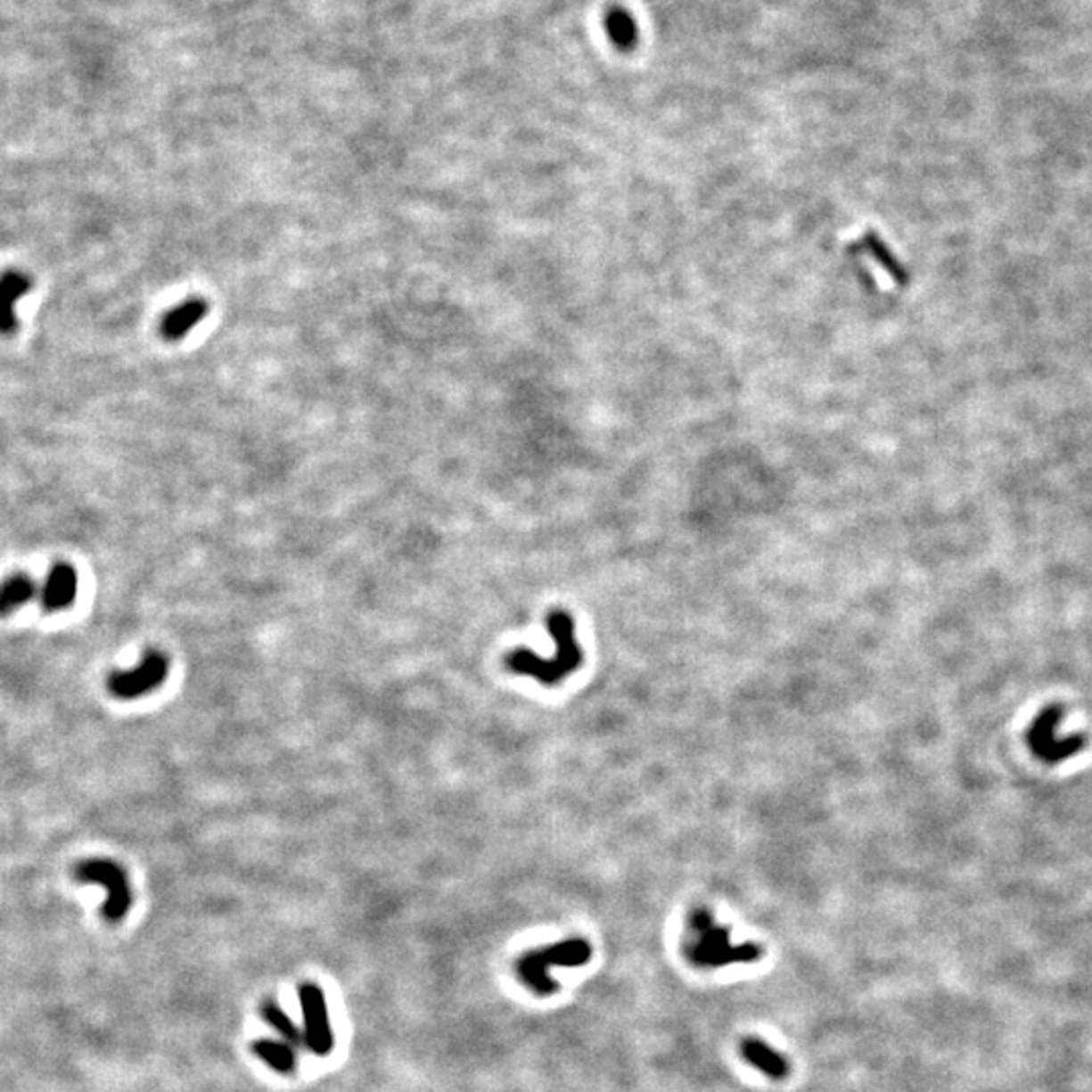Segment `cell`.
I'll list each match as a JSON object with an SVG mask.
<instances>
[{
	"mask_svg": "<svg viewBox=\"0 0 1092 1092\" xmlns=\"http://www.w3.org/2000/svg\"><path fill=\"white\" fill-rule=\"evenodd\" d=\"M682 955L694 969H722L730 965H749L763 957V947L752 940L733 943L730 929L717 923L710 910L704 907L692 908L686 918V939L682 943Z\"/></svg>",
	"mask_w": 1092,
	"mask_h": 1092,
	"instance_id": "6da1fadb",
	"label": "cell"
},
{
	"mask_svg": "<svg viewBox=\"0 0 1092 1092\" xmlns=\"http://www.w3.org/2000/svg\"><path fill=\"white\" fill-rule=\"evenodd\" d=\"M548 631L554 639V653L551 660L540 658L530 650H514L506 655V666L518 676L534 677L542 686H559L583 664V650L577 639V628L567 612L548 613Z\"/></svg>",
	"mask_w": 1092,
	"mask_h": 1092,
	"instance_id": "7a4b0ae2",
	"label": "cell"
},
{
	"mask_svg": "<svg viewBox=\"0 0 1092 1092\" xmlns=\"http://www.w3.org/2000/svg\"><path fill=\"white\" fill-rule=\"evenodd\" d=\"M593 957V947L583 937H571L556 943L537 947L526 951L516 963V973L521 981L538 998H551L559 991V983L554 981L553 969H575L583 967Z\"/></svg>",
	"mask_w": 1092,
	"mask_h": 1092,
	"instance_id": "3957f363",
	"label": "cell"
},
{
	"mask_svg": "<svg viewBox=\"0 0 1092 1092\" xmlns=\"http://www.w3.org/2000/svg\"><path fill=\"white\" fill-rule=\"evenodd\" d=\"M75 878L81 884H97L108 892L102 908L105 921L119 923L127 915L132 907V888L122 866L114 860L92 858V860H84L75 866Z\"/></svg>",
	"mask_w": 1092,
	"mask_h": 1092,
	"instance_id": "277c9868",
	"label": "cell"
},
{
	"mask_svg": "<svg viewBox=\"0 0 1092 1092\" xmlns=\"http://www.w3.org/2000/svg\"><path fill=\"white\" fill-rule=\"evenodd\" d=\"M1062 714L1064 712L1058 704L1044 708L1028 730L1030 751L1048 765L1062 763V760L1079 755L1084 744H1087V739L1082 735H1068L1064 739H1058L1056 728L1062 720Z\"/></svg>",
	"mask_w": 1092,
	"mask_h": 1092,
	"instance_id": "5b68a950",
	"label": "cell"
},
{
	"mask_svg": "<svg viewBox=\"0 0 1092 1092\" xmlns=\"http://www.w3.org/2000/svg\"><path fill=\"white\" fill-rule=\"evenodd\" d=\"M168 658L158 650H148L140 666L126 672H114L108 677V690L119 700H134L156 690L167 680Z\"/></svg>",
	"mask_w": 1092,
	"mask_h": 1092,
	"instance_id": "8992f818",
	"label": "cell"
},
{
	"mask_svg": "<svg viewBox=\"0 0 1092 1092\" xmlns=\"http://www.w3.org/2000/svg\"><path fill=\"white\" fill-rule=\"evenodd\" d=\"M298 996L304 1015V1046L316 1056H328L334 1050V1031L330 1028L324 991L316 983H302Z\"/></svg>",
	"mask_w": 1092,
	"mask_h": 1092,
	"instance_id": "52a82bcc",
	"label": "cell"
},
{
	"mask_svg": "<svg viewBox=\"0 0 1092 1092\" xmlns=\"http://www.w3.org/2000/svg\"><path fill=\"white\" fill-rule=\"evenodd\" d=\"M209 302L205 298H188L177 308L164 314L160 322V336L167 342H178L191 334L194 326L207 318Z\"/></svg>",
	"mask_w": 1092,
	"mask_h": 1092,
	"instance_id": "ba28073f",
	"label": "cell"
},
{
	"mask_svg": "<svg viewBox=\"0 0 1092 1092\" xmlns=\"http://www.w3.org/2000/svg\"><path fill=\"white\" fill-rule=\"evenodd\" d=\"M33 290V277L19 269H9L0 275V334L9 336L17 330V302Z\"/></svg>",
	"mask_w": 1092,
	"mask_h": 1092,
	"instance_id": "9c48e42d",
	"label": "cell"
},
{
	"mask_svg": "<svg viewBox=\"0 0 1092 1092\" xmlns=\"http://www.w3.org/2000/svg\"><path fill=\"white\" fill-rule=\"evenodd\" d=\"M78 597V572L67 562H57L49 571L41 589V605L45 612H62Z\"/></svg>",
	"mask_w": 1092,
	"mask_h": 1092,
	"instance_id": "30bf717a",
	"label": "cell"
},
{
	"mask_svg": "<svg viewBox=\"0 0 1092 1092\" xmlns=\"http://www.w3.org/2000/svg\"><path fill=\"white\" fill-rule=\"evenodd\" d=\"M741 1056L747 1064L763 1072L771 1080H785L791 1072L789 1060L783 1056L779 1050H775L771 1044L760 1040L757 1036H747L741 1040Z\"/></svg>",
	"mask_w": 1092,
	"mask_h": 1092,
	"instance_id": "8fae6325",
	"label": "cell"
},
{
	"mask_svg": "<svg viewBox=\"0 0 1092 1092\" xmlns=\"http://www.w3.org/2000/svg\"><path fill=\"white\" fill-rule=\"evenodd\" d=\"M37 595L35 581L25 572H17L0 583V615H9L29 603Z\"/></svg>",
	"mask_w": 1092,
	"mask_h": 1092,
	"instance_id": "7c38bea8",
	"label": "cell"
},
{
	"mask_svg": "<svg viewBox=\"0 0 1092 1092\" xmlns=\"http://www.w3.org/2000/svg\"><path fill=\"white\" fill-rule=\"evenodd\" d=\"M251 1050L255 1056L261 1058L269 1068H274L275 1072L291 1074L296 1071V1050H293V1046L288 1042L258 1040L253 1042Z\"/></svg>",
	"mask_w": 1092,
	"mask_h": 1092,
	"instance_id": "4fadbf2b",
	"label": "cell"
},
{
	"mask_svg": "<svg viewBox=\"0 0 1092 1092\" xmlns=\"http://www.w3.org/2000/svg\"><path fill=\"white\" fill-rule=\"evenodd\" d=\"M605 29L607 35L615 47L620 49H631L636 45L637 39V29L636 22L631 19V14L623 9H612L607 12L605 17Z\"/></svg>",
	"mask_w": 1092,
	"mask_h": 1092,
	"instance_id": "5bb4252c",
	"label": "cell"
},
{
	"mask_svg": "<svg viewBox=\"0 0 1092 1092\" xmlns=\"http://www.w3.org/2000/svg\"><path fill=\"white\" fill-rule=\"evenodd\" d=\"M261 1018L266 1020L271 1028H275L277 1034L283 1038V1042L291 1046L304 1044V1031L293 1023V1020L275 1001H266V1004L261 1006Z\"/></svg>",
	"mask_w": 1092,
	"mask_h": 1092,
	"instance_id": "9a60e30c",
	"label": "cell"
},
{
	"mask_svg": "<svg viewBox=\"0 0 1092 1092\" xmlns=\"http://www.w3.org/2000/svg\"><path fill=\"white\" fill-rule=\"evenodd\" d=\"M864 243L868 245L874 259H876L880 266L884 267L886 274L891 275L896 283H900V285L908 283V274H907L905 266L896 259V255L891 251V247H888L884 241L876 235V233H868V235L864 237Z\"/></svg>",
	"mask_w": 1092,
	"mask_h": 1092,
	"instance_id": "2e32d148",
	"label": "cell"
}]
</instances>
